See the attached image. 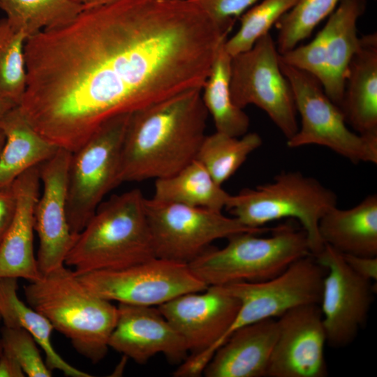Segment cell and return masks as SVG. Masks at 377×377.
Instances as JSON below:
<instances>
[{
    "label": "cell",
    "instance_id": "cell-1",
    "mask_svg": "<svg viewBox=\"0 0 377 377\" xmlns=\"http://www.w3.org/2000/svg\"><path fill=\"white\" fill-rule=\"evenodd\" d=\"M228 34L195 0H119L29 37L18 105L71 152L108 120L202 89Z\"/></svg>",
    "mask_w": 377,
    "mask_h": 377
},
{
    "label": "cell",
    "instance_id": "cell-2",
    "mask_svg": "<svg viewBox=\"0 0 377 377\" xmlns=\"http://www.w3.org/2000/svg\"><path fill=\"white\" fill-rule=\"evenodd\" d=\"M202 89H192L131 114L120 183L172 176L196 158L206 136L208 112Z\"/></svg>",
    "mask_w": 377,
    "mask_h": 377
},
{
    "label": "cell",
    "instance_id": "cell-3",
    "mask_svg": "<svg viewBox=\"0 0 377 377\" xmlns=\"http://www.w3.org/2000/svg\"><path fill=\"white\" fill-rule=\"evenodd\" d=\"M30 306L70 339L93 363L103 360L117 320V306L91 293L73 269L64 265L24 286Z\"/></svg>",
    "mask_w": 377,
    "mask_h": 377
},
{
    "label": "cell",
    "instance_id": "cell-4",
    "mask_svg": "<svg viewBox=\"0 0 377 377\" xmlns=\"http://www.w3.org/2000/svg\"><path fill=\"white\" fill-rule=\"evenodd\" d=\"M145 199L135 188L101 202L77 235L65 265L81 275L121 269L156 257Z\"/></svg>",
    "mask_w": 377,
    "mask_h": 377
},
{
    "label": "cell",
    "instance_id": "cell-5",
    "mask_svg": "<svg viewBox=\"0 0 377 377\" xmlns=\"http://www.w3.org/2000/svg\"><path fill=\"white\" fill-rule=\"evenodd\" d=\"M272 230L266 237L249 232L232 235L223 248H209L188 265L207 286H224L268 280L311 255L303 229L284 224Z\"/></svg>",
    "mask_w": 377,
    "mask_h": 377
},
{
    "label": "cell",
    "instance_id": "cell-6",
    "mask_svg": "<svg viewBox=\"0 0 377 377\" xmlns=\"http://www.w3.org/2000/svg\"><path fill=\"white\" fill-rule=\"evenodd\" d=\"M337 205V196L314 177L299 171L282 172L274 179L253 188L230 195L226 209L250 228H261L271 221L293 218L302 226L311 253L324 248L318 231L321 217Z\"/></svg>",
    "mask_w": 377,
    "mask_h": 377
},
{
    "label": "cell",
    "instance_id": "cell-7",
    "mask_svg": "<svg viewBox=\"0 0 377 377\" xmlns=\"http://www.w3.org/2000/svg\"><path fill=\"white\" fill-rule=\"evenodd\" d=\"M131 114L108 120L71 152L66 210L75 235L84 229L107 193L121 184V151Z\"/></svg>",
    "mask_w": 377,
    "mask_h": 377
},
{
    "label": "cell",
    "instance_id": "cell-8",
    "mask_svg": "<svg viewBox=\"0 0 377 377\" xmlns=\"http://www.w3.org/2000/svg\"><path fill=\"white\" fill-rule=\"evenodd\" d=\"M293 90L301 126L286 140L289 148L306 145L325 147L354 163H377V136L350 131L341 108L325 94L319 80L309 73L279 59Z\"/></svg>",
    "mask_w": 377,
    "mask_h": 377
},
{
    "label": "cell",
    "instance_id": "cell-9",
    "mask_svg": "<svg viewBox=\"0 0 377 377\" xmlns=\"http://www.w3.org/2000/svg\"><path fill=\"white\" fill-rule=\"evenodd\" d=\"M145 209L156 257L188 264L212 242L240 232L257 234L269 228H250L222 212L145 199Z\"/></svg>",
    "mask_w": 377,
    "mask_h": 377
},
{
    "label": "cell",
    "instance_id": "cell-10",
    "mask_svg": "<svg viewBox=\"0 0 377 377\" xmlns=\"http://www.w3.org/2000/svg\"><path fill=\"white\" fill-rule=\"evenodd\" d=\"M230 89L235 105H254L269 116L288 140L298 129L290 84L279 65V53L269 33L253 47L232 57Z\"/></svg>",
    "mask_w": 377,
    "mask_h": 377
},
{
    "label": "cell",
    "instance_id": "cell-11",
    "mask_svg": "<svg viewBox=\"0 0 377 377\" xmlns=\"http://www.w3.org/2000/svg\"><path fill=\"white\" fill-rule=\"evenodd\" d=\"M239 307V300L220 286L185 293L158 306L182 337L189 353L173 373L175 376L194 377L203 373Z\"/></svg>",
    "mask_w": 377,
    "mask_h": 377
},
{
    "label": "cell",
    "instance_id": "cell-12",
    "mask_svg": "<svg viewBox=\"0 0 377 377\" xmlns=\"http://www.w3.org/2000/svg\"><path fill=\"white\" fill-rule=\"evenodd\" d=\"M77 276L96 296L110 302L140 306H158L181 295L208 288L188 264L158 257L121 269Z\"/></svg>",
    "mask_w": 377,
    "mask_h": 377
},
{
    "label": "cell",
    "instance_id": "cell-13",
    "mask_svg": "<svg viewBox=\"0 0 377 377\" xmlns=\"http://www.w3.org/2000/svg\"><path fill=\"white\" fill-rule=\"evenodd\" d=\"M326 272V268L309 255L295 261L282 273L268 280L220 286L239 300L240 307L215 351L242 327L279 318L300 305L320 304Z\"/></svg>",
    "mask_w": 377,
    "mask_h": 377
},
{
    "label": "cell",
    "instance_id": "cell-14",
    "mask_svg": "<svg viewBox=\"0 0 377 377\" xmlns=\"http://www.w3.org/2000/svg\"><path fill=\"white\" fill-rule=\"evenodd\" d=\"M314 257L327 269L319 304L327 344L346 347L367 320L374 291L372 281L354 272L343 255L327 244Z\"/></svg>",
    "mask_w": 377,
    "mask_h": 377
},
{
    "label": "cell",
    "instance_id": "cell-15",
    "mask_svg": "<svg viewBox=\"0 0 377 377\" xmlns=\"http://www.w3.org/2000/svg\"><path fill=\"white\" fill-rule=\"evenodd\" d=\"M71 152L59 148L39 165L43 185L34 210V230L39 239L36 256L42 275L65 265L77 236L67 216L68 171Z\"/></svg>",
    "mask_w": 377,
    "mask_h": 377
},
{
    "label": "cell",
    "instance_id": "cell-16",
    "mask_svg": "<svg viewBox=\"0 0 377 377\" xmlns=\"http://www.w3.org/2000/svg\"><path fill=\"white\" fill-rule=\"evenodd\" d=\"M266 377H325L326 334L319 304L295 306L277 319Z\"/></svg>",
    "mask_w": 377,
    "mask_h": 377
},
{
    "label": "cell",
    "instance_id": "cell-17",
    "mask_svg": "<svg viewBox=\"0 0 377 377\" xmlns=\"http://www.w3.org/2000/svg\"><path fill=\"white\" fill-rule=\"evenodd\" d=\"M117 311L109 348L138 364L158 353L172 364H181L188 356L184 339L158 307L119 303Z\"/></svg>",
    "mask_w": 377,
    "mask_h": 377
},
{
    "label": "cell",
    "instance_id": "cell-18",
    "mask_svg": "<svg viewBox=\"0 0 377 377\" xmlns=\"http://www.w3.org/2000/svg\"><path fill=\"white\" fill-rule=\"evenodd\" d=\"M40 186L39 165L24 172L11 186L16 206L0 242V278L34 281L42 276L34 250V210Z\"/></svg>",
    "mask_w": 377,
    "mask_h": 377
},
{
    "label": "cell",
    "instance_id": "cell-19",
    "mask_svg": "<svg viewBox=\"0 0 377 377\" xmlns=\"http://www.w3.org/2000/svg\"><path fill=\"white\" fill-rule=\"evenodd\" d=\"M277 334L276 318L240 327L216 350L203 374L207 377H266Z\"/></svg>",
    "mask_w": 377,
    "mask_h": 377
},
{
    "label": "cell",
    "instance_id": "cell-20",
    "mask_svg": "<svg viewBox=\"0 0 377 377\" xmlns=\"http://www.w3.org/2000/svg\"><path fill=\"white\" fill-rule=\"evenodd\" d=\"M339 108L356 133L377 136V34L360 36L347 68Z\"/></svg>",
    "mask_w": 377,
    "mask_h": 377
},
{
    "label": "cell",
    "instance_id": "cell-21",
    "mask_svg": "<svg viewBox=\"0 0 377 377\" xmlns=\"http://www.w3.org/2000/svg\"><path fill=\"white\" fill-rule=\"evenodd\" d=\"M366 6V0H343L319 31L325 57V76L321 84L327 96L339 107L347 68L360 43L357 22Z\"/></svg>",
    "mask_w": 377,
    "mask_h": 377
},
{
    "label": "cell",
    "instance_id": "cell-22",
    "mask_svg": "<svg viewBox=\"0 0 377 377\" xmlns=\"http://www.w3.org/2000/svg\"><path fill=\"white\" fill-rule=\"evenodd\" d=\"M318 231L324 244L341 254L377 256V195L350 209L332 207L320 219Z\"/></svg>",
    "mask_w": 377,
    "mask_h": 377
},
{
    "label": "cell",
    "instance_id": "cell-23",
    "mask_svg": "<svg viewBox=\"0 0 377 377\" xmlns=\"http://www.w3.org/2000/svg\"><path fill=\"white\" fill-rule=\"evenodd\" d=\"M5 142L0 153V189L7 188L24 172L50 158L59 149L29 124L19 106L0 120Z\"/></svg>",
    "mask_w": 377,
    "mask_h": 377
},
{
    "label": "cell",
    "instance_id": "cell-24",
    "mask_svg": "<svg viewBox=\"0 0 377 377\" xmlns=\"http://www.w3.org/2000/svg\"><path fill=\"white\" fill-rule=\"evenodd\" d=\"M17 279L0 278V318L4 326L21 328L28 332L45 354V361L50 370H59L69 377H91L89 374L66 362L52 343L54 328L50 322L17 295Z\"/></svg>",
    "mask_w": 377,
    "mask_h": 377
},
{
    "label": "cell",
    "instance_id": "cell-25",
    "mask_svg": "<svg viewBox=\"0 0 377 377\" xmlns=\"http://www.w3.org/2000/svg\"><path fill=\"white\" fill-rule=\"evenodd\" d=\"M230 196L195 159L176 174L156 179L152 198L222 212Z\"/></svg>",
    "mask_w": 377,
    "mask_h": 377
},
{
    "label": "cell",
    "instance_id": "cell-26",
    "mask_svg": "<svg viewBox=\"0 0 377 377\" xmlns=\"http://www.w3.org/2000/svg\"><path fill=\"white\" fill-rule=\"evenodd\" d=\"M224 43L216 52L202 87V99L213 119L216 131L240 137L248 133L250 120L243 109L235 105L232 100L230 89L232 57L225 50Z\"/></svg>",
    "mask_w": 377,
    "mask_h": 377
},
{
    "label": "cell",
    "instance_id": "cell-27",
    "mask_svg": "<svg viewBox=\"0 0 377 377\" xmlns=\"http://www.w3.org/2000/svg\"><path fill=\"white\" fill-rule=\"evenodd\" d=\"M262 144V138L256 132L234 137L216 131L206 135L195 159L222 186Z\"/></svg>",
    "mask_w": 377,
    "mask_h": 377
},
{
    "label": "cell",
    "instance_id": "cell-28",
    "mask_svg": "<svg viewBox=\"0 0 377 377\" xmlns=\"http://www.w3.org/2000/svg\"><path fill=\"white\" fill-rule=\"evenodd\" d=\"M0 8L29 38L71 22L84 7L71 0H0Z\"/></svg>",
    "mask_w": 377,
    "mask_h": 377
},
{
    "label": "cell",
    "instance_id": "cell-29",
    "mask_svg": "<svg viewBox=\"0 0 377 377\" xmlns=\"http://www.w3.org/2000/svg\"><path fill=\"white\" fill-rule=\"evenodd\" d=\"M27 35L10 23L0 20V97L19 105L27 87L24 45Z\"/></svg>",
    "mask_w": 377,
    "mask_h": 377
},
{
    "label": "cell",
    "instance_id": "cell-30",
    "mask_svg": "<svg viewBox=\"0 0 377 377\" xmlns=\"http://www.w3.org/2000/svg\"><path fill=\"white\" fill-rule=\"evenodd\" d=\"M342 1L298 0L275 24L278 30L276 44L279 54L292 50L309 37Z\"/></svg>",
    "mask_w": 377,
    "mask_h": 377
},
{
    "label": "cell",
    "instance_id": "cell-31",
    "mask_svg": "<svg viewBox=\"0 0 377 377\" xmlns=\"http://www.w3.org/2000/svg\"><path fill=\"white\" fill-rule=\"evenodd\" d=\"M298 0H260L240 17L237 31L224 43L226 52L233 57L251 49L263 36L269 33L273 25Z\"/></svg>",
    "mask_w": 377,
    "mask_h": 377
},
{
    "label": "cell",
    "instance_id": "cell-32",
    "mask_svg": "<svg viewBox=\"0 0 377 377\" xmlns=\"http://www.w3.org/2000/svg\"><path fill=\"white\" fill-rule=\"evenodd\" d=\"M3 351L12 356L29 377H51L52 371L43 360L38 343L26 330L5 327L1 330Z\"/></svg>",
    "mask_w": 377,
    "mask_h": 377
},
{
    "label": "cell",
    "instance_id": "cell-33",
    "mask_svg": "<svg viewBox=\"0 0 377 377\" xmlns=\"http://www.w3.org/2000/svg\"><path fill=\"white\" fill-rule=\"evenodd\" d=\"M222 28L231 31L235 20L260 0H195Z\"/></svg>",
    "mask_w": 377,
    "mask_h": 377
},
{
    "label": "cell",
    "instance_id": "cell-34",
    "mask_svg": "<svg viewBox=\"0 0 377 377\" xmlns=\"http://www.w3.org/2000/svg\"><path fill=\"white\" fill-rule=\"evenodd\" d=\"M342 255L348 265L357 275L370 281H376L377 256Z\"/></svg>",
    "mask_w": 377,
    "mask_h": 377
},
{
    "label": "cell",
    "instance_id": "cell-35",
    "mask_svg": "<svg viewBox=\"0 0 377 377\" xmlns=\"http://www.w3.org/2000/svg\"><path fill=\"white\" fill-rule=\"evenodd\" d=\"M16 200L12 186L0 189V242L8 228L15 211Z\"/></svg>",
    "mask_w": 377,
    "mask_h": 377
},
{
    "label": "cell",
    "instance_id": "cell-36",
    "mask_svg": "<svg viewBox=\"0 0 377 377\" xmlns=\"http://www.w3.org/2000/svg\"><path fill=\"white\" fill-rule=\"evenodd\" d=\"M25 374L19 363L3 351L0 357V377H24Z\"/></svg>",
    "mask_w": 377,
    "mask_h": 377
},
{
    "label": "cell",
    "instance_id": "cell-37",
    "mask_svg": "<svg viewBox=\"0 0 377 377\" xmlns=\"http://www.w3.org/2000/svg\"><path fill=\"white\" fill-rule=\"evenodd\" d=\"M15 106L17 105L8 100L0 97V120L10 110Z\"/></svg>",
    "mask_w": 377,
    "mask_h": 377
},
{
    "label": "cell",
    "instance_id": "cell-38",
    "mask_svg": "<svg viewBox=\"0 0 377 377\" xmlns=\"http://www.w3.org/2000/svg\"><path fill=\"white\" fill-rule=\"evenodd\" d=\"M119 0H94L91 3H90L88 6H87L84 8H91L96 6L103 5L110 3Z\"/></svg>",
    "mask_w": 377,
    "mask_h": 377
},
{
    "label": "cell",
    "instance_id": "cell-39",
    "mask_svg": "<svg viewBox=\"0 0 377 377\" xmlns=\"http://www.w3.org/2000/svg\"><path fill=\"white\" fill-rule=\"evenodd\" d=\"M78 4L83 6L84 8L91 3L94 0H71Z\"/></svg>",
    "mask_w": 377,
    "mask_h": 377
},
{
    "label": "cell",
    "instance_id": "cell-40",
    "mask_svg": "<svg viewBox=\"0 0 377 377\" xmlns=\"http://www.w3.org/2000/svg\"><path fill=\"white\" fill-rule=\"evenodd\" d=\"M4 142H5V135L3 131L0 129V153L3 146Z\"/></svg>",
    "mask_w": 377,
    "mask_h": 377
},
{
    "label": "cell",
    "instance_id": "cell-41",
    "mask_svg": "<svg viewBox=\"0 0 377 377\" xmlns=\"http://www.w3.org/2000/svg\"><path fill=\"white\" fill-rule=\"evenodd\" d=\"M3 353V347L1 343V330H0V357Z\"/></svg>",
    "mask_w": 377,
    "mask_h": 377
},
{
    "label": "cell",
    "instance_id": "cell-42",
    "mask_svg": "<svg viewBox=\"0 0 377 377\" xmlns=\"http://www.w3.org/2000/svg\"><path fill=\"white\" fill-rule=\"evenodd\" d=\"M165 1H178V0H165Z\"/></svg>",
    "mask_w": 377,
    "mask_h": 377
},
{
    "label": "cell",
    "instance_id": "cell-43",
    "mask_svg": "<svg viewBox=\"0 0 377 377\" xmlns=\"http://www.w3.org/2000/svg\"><path fill=\"white\" fill-rule=\"evenodd\" d=\"M0 320H1V318H0Z\"/></svg>",
    "mask_w": 377,
    "mask_h": 377
}]
</instances>
